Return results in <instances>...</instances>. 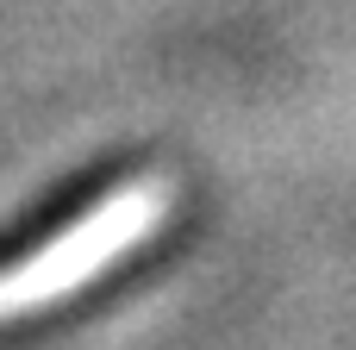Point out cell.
<instances>
[{"instance_id": "cell-1", "label": "cell", "mask_w": 356, "mask_h": 350, "mask_svg": "<svg viewBox=\"0 0 356 350\" xmlns=\"http://www.w3.org/2000/svg\"><path fill=\"white\" fill-rule=\"evenodd\" d=\"M163 213V188L150 175H106L100 194L13 276H0V307H38L50 294H69L94 269H106L150 219Z\"/></svg>"}]
</instances>
